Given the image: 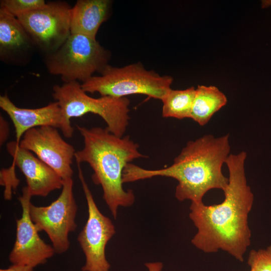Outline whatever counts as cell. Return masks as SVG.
I'll return each instance as SVG.
<instances>
[{
	"label": "cell",
	"mask_w": 271,
	"mask_h": 271,
	"mask_svg": "<svg viewBox=\"0 0 271 271\" xmlns=\"http://www.w3.org/2000/svg\"><path fill=\"white\" fill-rule=\"evenodd\" d=\"M52 96L62 110L66 138L72 137L74 131L71 118L88 113L99 115L107 124L106 128L117 137H122L126 130L130 118V102L126 97H92L82 89L78 81L54 85Z\"/></svg>",
	"instance_id": "cell-4"
},
{
	"label": "cell",
	"mask_w": 271,
	"mask_h": 271,
	"mask_svg": "<svg viewBox=\"0 0 271 271\" xmlns=\"http://www.w3.org/2000/svg\"><path fill=\"white\" fill-rule=\"evenodd\" d=\"M173 80L171 76L147 70L139 62L122 67L108 65L100 75L93 76L81 84L86 93L97 92L101 96L123 97L144 94L162 100L171 88Z\"/></svg>",
	"instance_id": "cell-5"
},
{
	"label": "cell",
	"mask_w": 271,
	"mask_h": 271,
	"mask_svg": "<svg viewBox=\"0 0 271 271\" xmlns=\"http://www.w3.org/2000/svg\"><path fill=\"white\" fill-rule=\"evenodd\" d=\"M195 94L193 86L184 90L171 88L161 100L162 116L179 119L190 118Z\"/></svg>",
	"instance_id": "cell-17"
},
{
	"label": "cell",
	"mask_w": 271,
	"mask_h": 271,
	"mask_svg": "<svg viewBox=\"0 0 271 271\" xmlns=\"http://www.w3.org/2000/svg\"><path fill=\"white\" fill-rule=\"evenodd\" d=\"M247 264L250 271H271V245L265 248L251 250Z\"/></svg>",
	"instance_id": "cell-19"
},
{
	"label": "cell",
	"mask_w": 271,
	"mask_h": 271,
	"mask_svg": "<svg viewBox=\"0 0 271 271\" xmlns=\"http://www.w3.org/2000/svg\"><path fill=\"white\" fill-rule=\"evenodd\" d=\"M110 58V52L96 38L71 34L56 51L44 56V61L49 73L60 76L64 83H83L95 72L101 73Z\"/></svg>",
	"instance_id": "cell-6"
},
{
	"label": "cell",
	"mask_w": 271,
	"mask_h": 271,
	"mask_svg": "<svg viewBox=\"0 0 271 271\" xmlns=\"http://www.w3.org/2000/svg\"><path fill=\"white\" fill-rule=\"evenodd\" d=\"M246 157L242 151L227 159L228 184L223 201L212 205L191 202L189 214L197 229L191 240L195 247L208 253L222 250L241 262L250 244L248 217L254 201L246 178Z\"/></svg>",
	"instance_id": "cell-1"
},
{
	"label": "cell",
	"mask_w": 271,
	"mask_h": 271,
	"mask_svg": "<svg viewBox=\"0 0 271 271\" xmlns=\"http://www.w3.org/2000/svg\"><path fill=\"white\" fill-rule=\"evenodd\" d=\"M46 4L47 2L44 0H1L0 8L17 18L43 8Z\"/></svg>",
	"instance_id": "cell-18"
},
{
	"label": "cell",
	"mask_w": 271,
	"mask_h": 271,
	"mask_svg": "<svg viewBox=\"0 0 271 271\" xmlns=\"http://www.w3.org/2000/svg\"><path fill=\"white\" fill-rule=\"evenodd\" d=\"M78 176L86 198L88 218L77 238L84 254L85 262L82 271H109L110 264L105 255L108 242L115 233L111 220L97 207L84 179L80 164L77 163Z\"/></svg>",
	"instance_id": "cell-9"
},
{
	"label": "cell",
	"mask_w": 271,
	"mask_h": 271,
	"mask_svg": "<svg viewBox=\"0 0 271 271\" xmlns=\"http://www.w3.org/2000/svg\"><path fill=\"white\" fill-rule=\"evenodd\" d=\"M145 265L148 271H162L163 267V263L159 261L147 262Z\"/></svg>",
	"instance_id": "cell-22"
},
{
	"label": "cell",
	"mask_w": 271,
	"mask_h": 271,
	"mask_svg": "<svg viewBox=\"0 0 271 271\" xmlns=\"http://www.w3.org/2000/svg\"><path fill=\"white\" fill-rule=\"evenodd\" d=\"M7 150L13 159L9 169L15 171V166L20 169L32 197H46L53 191L62 188L64 180L62 178L31 152L20 147L15 141L7 144Z\"/></svg>",
	"instance_id": "cell-12"
},
{
	"label": "cell",
	"mask_w": 271,
	"mask_h": 271,
	"mask_svg": "<svg viewBox=\"0 0 271 271\" xmlns=\"http://www.w3.org/2000/svg\"><path fill=\"white\" fill-rule=\"evenodd\" d=\"M20 147L34 153L63 180L72 178L71 165L76 151L62 139L57 128L42 126L31 128L23 136Z\"/></svg>",
	"instance_id": "cell-10"
},
{
	"label": "cell",
	"mask_w": 271,
	"mask_h": 271,
	"mask_svg": "<svg viewBox=\"0 0 271 271\" xmlns=\"http://www.w3.org/2000/svg\"><path fill=\"white\" fill-rule=\"evenodd\" d=\"M110 0H78L70 12L71 34L96 38L101 25L110 15Z\"/></svg>",
	"instance_id": "cell-15"
},
{
	"label": "cell",
	"mask_w": 271,
	"mask_h": 271,
	"mask_svg": "<svg viewBox=\"0 0 271 271\" xmlns=\"http://www.w3.org/2000/svg\"><path fill=\"white\" fill-rule=\"evenodd\" d=\"M34 268L23 265L12 264L7 268L1 269L0 271H33Z\"/></svg>",
	"instance_id": "cell-21"
},
{
	"label": "cell",
	"mask_w": 271,
	"mask_h": 271,
	"mask_svg": "<svg viewBox=\"0 0 271 271\" xmlns=\"http://www.w3.org/2000/svg\"><path fill=\"white\" fill-rule=\"evenodd\" d=\"M0 107L9 115L14 125L16 143L20 145L25 133L42 126L59 128L64 136L66 126L62 110L57 101L37 108H24L16 106L7 93L0 96Z\"/></svg>",
	"instance_id": "cell-13"
},
{
	"label": "cell",
	"mask_w": 271,
	"mask_h": 271,
	"mask_svg": "<svg viewBox=\"0 0 271 271\" xmlns=\"http://www.w3.org/2000/svg\"><path fill=\"white\" fill-rule=\"evenodd\" d=\"M72 178L64 180L62 191L56 200L46 206L29 205L30 217L39 231H44L50 239L55 253L69 248V234L75 230L77 206L73 192Z\"/></svg>",
	"instance_id": "cell-7"
},
{
	"label": "cell",
	"mask_w": 271,
	"mask_h": 271,
	"mask_svg": "<svg viewBox=\"0 0 271 271\" xmlns=\"http://www.w3.org/2000/svg\"><path fill=\"white\" fill-rule=\"evenodd\" d=\"M9 134L8 122L0 115V144L3 145L7 140Z\"/></svg>",
	"instance_id": "cell-20"
},
{
	"label": "cell",
	"mask_w": 271,
	"mask_h": 271,
	"mask_svg": "<svg viewBox=\"0 0 271 271\" xmlns=\"http://www.w3.org/2000/svg\"><path fill=\"white\" fill-rule=\"evenodd\" d=\"M227 102L226 96L217 87L198 85L196 88L190 118L201 126L205 125Z\"/></svg>",
	"instance_id": "cell-16"
},
{
	"label": "cell",
	"mask_w": 271,
	"mask_h": 271,
	"mask_svg": "<svg viewBox=\"0 0 271 271\" xmlns=\"http://www.w3.org/2000/svg\"><path fill=\"white\" fill-rule=\"evenodd\" d=\"M230 151L229 134L219 137L206 134L189 141L169 167L148 170L128 164L123 171V183L157 176L172 178L178 181L175 195L179 201L202 202L209 190L224 192L227 188L228 178L223 174L222 167Z\"/></svg>",
	"instance_id": "cell-2"
},
{
	"label": "cell",
	"mask_w": 271,
	"mask_h": 271,
	"mask_svg": "<svg viewBox=\"0 0 271 271\" xmlns=\"http://www.w3.org/2000/svg\"><path fill=\"white\" fill-rule=\"evenodd\" d=\"M35 47L17 18L0 8V58L6 63L23 65L30 60Z\"/></svg>",
	"instance_id": "cell-14"
},
{
	"label": "cell",
	"mask_w": 271,
	"mask_h": 271,
	"mask_svg": "<svg viewBox=\"0 0 271 271\" xmlns=\"http://www.w3.org/2000/svg\"><path fill=\"white\" fill-rule=\"evenodd\" d=\"M77 129L83 138L84 147L75 153L76 163L85 162L91 167L92 180L101 186L103 198L115 219L119 207L130 206L135 200L132 190L123 189L124 169L134 160L145 156L128 136L119 137L100 127L77 126Z\"/></svg>",
	"instance_id": "cell-3"
},
{
	"label": "cell",
	"mask_w": 271,
	"mask_h": 271,
	"mask_svg": "<svg viewBox=\"0 0 271 271\" xmlns=\"http://www.w3.org/2000/svg\"><path fill=\"white\" fill-rule=\"evenodd\" d=\"M71 8L65 2H49L17 17L35 48L44 56L56 51L70 35Z\"/></svg>",
	"instance_id": "cell-8"
},
{
	"label": "cell",
	"mask_w": 271,
	"mask_h": 271,
	"mask_svg": "<svg viewBox=\"0 0 271 271\" xmlns=\"http://www.w3.org/2000/svg\"><path fill=\"white\" fill-rule=\"evenodd\" d=\"M31 197L26 186L24 187L19 198L22 214L16 220V238L9 258L12 264L34 268L45 263L55 252L53 246L40 237L39 231L30 217L29 208Z\"/></svg>",
	"instance_id": "cell-11"
}]
</instances>
